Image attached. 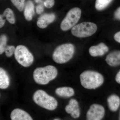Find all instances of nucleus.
<instances>
[{"label":"nucleus","mask_w":120,"mask_h":120,"mask_svg":"<svg viewBox=\"0 0 120 120\" xmlns=\"http://www.w3.org/2000/svg\"><path fill=\"white\" fill-rule=\"evenodd\" d=\"M82 86L87 89H95L101 86L104 78L101 73L95 71H84L80 76Z\"/></svg>","instance_id":"f257e3e1"},{"label":"nucleus","mask_w":120,"mask_h":120,"mask_svg":"<svg viewBox=\"0 0 120 120\" xmlns=\"http://www.w3.org/2000/svg\"><path fill=\"white\" fill-rule=\"evenodd\" d=\"M58 71L52 65H47L43 68H37L34 70L33 77L35 82L38 84L46 85L56 77Z\"/></svg>","instance_id":"f03ea898"},{"label":"nucleus","mask_w":120,"mask_h":120,"mask_svg":"<svg viewBox=\"0 0 120 120\" xmlns=\"http://www.w3.org/2000/svg\"><path fill=\"white\" fill-rule=\"evenodd\" d=\"M75 51V47L71 43H65L60 45L54 51L52 54L53 60L57 64H64L71 59Z\"/></svg>","instance_id":"7ed1b4c3"},{"label":"nucleus","mask_w":120,"mask_h":120,"mask_svg":"<svg viewBox=\"0 0 120 120\" xmlns=\"http://www.w3.org/2000/svg\"><path fill=\"white\" fill-rule=\"evenodd\" d=\"M33 98L37 105L48 110H54L58 105V102L56 99L43 90L37 91L34 94Z\"/></svg>","instance_id":"20e7f679"},{"label":"nucleus","mask_w":120,"mask_h":120,"mask_svg":"<svg viewBox=\"0 0 120 120\" xmlns=\"http://www.w3.org/2000/svg\"><path fill=\"white\" fill-rule=\"evenodd\" d=\"M98 29L95 24L91 22H83L75 25L72 28V34L79 38H87L95 33Z\"/></svg>","instance_id":"39448f33"},{"label":"nucleus","mask_w":120,"mask_h":120,"mask_svg":"<svg viewBox=\"0 0 120 120\" xmlns=\"http://www.w3.org/2000/svg\"><path fill=\"white\" fill-rule=\"evenodd\" d=\"M14 54L17 62L23 67H29L34 62L33 54L23 45H19L16 47Z\"/></svg>","instance_id":"423d86ee"},{"label":"nucleus","mask_w":120,"mask_h":120,"mask_svg":"<svg viewBox=\"0 0 120 120\" xmlns=\"http://www.w3.org/2000/svg\"><path fill=\"white\" fill-rule=\"evenodd\" d=\"M81 14L82 11L79 8L71 9L61 22L60 26L61 29L64 31H66L72 28L79 22Z\"/></svg>","instance_id":"0eeeda50"},{"label":"nucleus","mask_w":120,"mask_h":120,"mask_svg":"<svg viewBox=\"0 0 120 120\" xmlns=\"http://www.w3.org/2000/svg\"><path fill=\"white\" fill-rule=\"evenodd\" d=\"M105 109L101 105L93 104L90 106L86 113V118L88 120H101L105 115Z\"/></svg>","instance_id":"6e6552de"},{"label":"nucleus","mask_w":120,"mask_h":120,"mask_svg":"<svg viewBox=\"0 0 120 120\" xmlns=\"http://www.w3.org/2000/svg\"><path fill=\"white\" fill-rule=\"evenodd\" d=\"M56 16L53 13H45L38 19L37 25L39 28L44 29L54 21Z\"/></svg>","instance_id":"1a4fd4ad"},{"label":"nucleus","mask_w":120,"mask_h":120,"mask_svg":"<svg viewBox=\"0 0 120 120\" xmlns=\"http://www.w3.org/2000/svg\"><path fill=\"white\" fill-rule=\"evenodd\" d=\"M109 49L105 43H101L97 45L92 46L89 49V53L93 57L101 56L109 51Z\"/></svg>","instance_id":"9d476101"},{"label":"nucleus","mask_w":120,"mask_h":120,"mask_svg":"<svg viewBox=\"0 0 120 120\" xmlns=\"http://www.w3.org/2000/svg\"><path fill=\"white\" fill-rule=\"evenodd\" d=\"M105 60L107 64L111 67L120 65V50H115L110 53Z\"/></svg>","instance_id":"9b49d317"},{"label":"nucleus","mask_w":120,"mask_h":120,"mask_svg":"<svg viewBox=\"0 0 120 120\" xmlns=\"http://www.w3.org/2000/svg\"><path fill=\"white\" fill-rule=\"evenodd\" d=\"M11 120H32L30 116L26 111L19 109L13 110L11 114Z\"/></svg>","instance_id":"f8f14e48"},{"label":"nucleus","mask_w":120,"mask_h":120,"mask_svg":"<svg viewBox=\"0 0 120 120\" xmlns=\"http://www.w3.org/2000/svg\"><path fill=\"white\" fill-rule=\"evenodd\" d=\"M24 15L26 20L30 21L35 14L34 6V3L31 0H28L25 4L24 8Z\"/></svg>","instance_id":"ddd939ff"},{"label":"nucleus","mask_w":120,"mask_h":120,"mask_svg":"<svg viewBox=\"0 0 120 120\" xmlns=\"http://www.w3.org/2000/svg\"><path fill=\"white\" fill-rule=\"evenodd\" d=\"M107 102L109 108L112 112H116L120 107V98L116 95H110L107 98Z\"/></svg>","instance_id":"4468645a"},{"label":"nucleus","mask_w":120,"mask_h":120,"mask_svg":"<svg viewBox=\"0 0 120 120\" xmlns=\"http://www.w3.org/2000/svg\"><path fill=\"white\" fill-rule=\"evenodd\" d=\"M55 92L57 95L63 98H69L75 94L74 90L69 87H59L56 89Z\"/></svg>","instance_id":"2eb2a0df"},{"label":"nucleus","mask_w":120,"mask_h":120,"mask_svg":"<svg viewBox=\"0 0 120 120\" xmlns=\"http://www.w3.org/2000/svg\"><path fill=\"white\" fill-rule=\"evenodd\" d=\"M10 84V79L7 72L4 69L0 68V88L5 89Z\"/></svg>","instance_id":"dca6fc26"},{"label":"nucleus","mask_w":120,"mask_h":120,"mask_svg":"<svg viewBox=\"0 0 120 120\" xmlns=\"http://www.w3.org/2000/svg\"><path fill=\"white\" fill-rule=\"evenodd\" d=\"M79 109V103L75 99H71L69 101V104L65 106V109L67 113L71 114L76 110Z\"/></svg>","instance_id":"f3484780"},{"label":"nucleus","mask_w":120,"mask_h":120,"mask_svg":"<svg viewBox=\"0 0 120 120\" xmlns=\"http://www.w3.org/2000/svg\"><path fill=\"white\" fill-rule=\"evenodd\" d=\"M3 15L9 22L11 24L15 23V18L14 12L11 9L7 8L5 10L3 13Z\"/></svg>","instance_id":"a211bd4d"},{"label":"nucleus","mask_w":120,"mask_h":120,"mask_svg":"<svg viewBox=\"0 0 120 120\" xmlns=\"http://www.w3.org/2000/svg\"><path fill=\"white\" fill-rule=\"evenodd\" d=\"M113 0H96L95 8L98 11L105 9L112 1Z\"/></svg>","instance_id":"6ab92c4d"},{"label":"nucleus","mask_w":120,"mask_h":120,"mask_svg":"<svg viewBox=\"0 0 120 120\" xmlns=\"http://www.w3.org/2000/svg\"><path fill=\"white\" fill-rule=\"evenodd\" d=\"M11 1L19 11L22 12L23 11L26 4L25 0H11Z\"/></svg>","instance_id":"aec40b11"},{"label":"nucleus","mask_w":120,"mask_h":120,"mask_svg":"<svg viewBox=\"0 0 120 120\" xmlns=\"http://www.w3.org/2000/svg\"><path fill=\"white\" fill-rule=\"evenodd\" d=\"M8 38L5 35L3 34L0 38V54H2L4 52L7 46Z\"/></svg>","instance_id":"412c9836"},{"label":"nucleus","mask_w":120,"mask_h":120,"mask_svg":"<svg viewBox=\"0 0 120 120\" xmlns=\"http://www.w3.org/2000/svg\"><path fill=\"white\" fill-rule=\"evenodd\" d=\"M15 48L13 45H7L5 48L4 52L8 57H11L15 53Z\"/></svg>","instance_id":"4be33fe9"},{"label":"nucleus","mask_w":120,"mask_h":120,"mask_svg":"<svg viewBox=\"0 0 120 120\" xmlns=\"http://www.w3.org/2000/svg\"><path fill=\"white\" fill-rule=\"evenodd\" d=\"M55 4L54 0H45L43 4L44 6L47 8H52Z\"/></svg>","instance_id":"5701e85b"},{"label":"nucleus","mask_w":120,"mask_h":120,"mask_svg":"<svg viewBox=\"0 0 120 120\" xmlns=\"http://www.w3.org/2000/svg\"><path fill=\"white\" fill-rule=\"evenodd\" d=\"M44 10V8L42 5H38L36 8V11L37 14L38 15L41 14Z\"/></svg>","instance_id":"b1692460"},{"label":"nucleus","mask_w":120,"mask_h":120,"mask_svg":"<svg viewBox=\"0 0 120 120\" xmlns=\"http://www.w3.org/2000/svg\"><path fill=\"white\" fill-rule=\"evenodd\" d=\"M114 17L116 19L120 20V7L115 11L114 13Z\"/></svg>","instance_id":"393cba45"},{"label":"nucleus","mask_w":120,"mask_h":120,"mask_svg":"<svg viewBox=\"0 0 120 120\" xmlns=\"http://www.w3.org/2000/svg\"><path fill=\"white\" fill-rule=\"evenodd\" d=\"M3 15L0 14V28H2L4 26L6 20L4 19Z\"/></svg>","instance_id":"a878e982"},{"label":"nucleus","mask_w":120,"mask_h":120,"mask_svg":"<svg viewBox=\"0 0 120 120\" xmlns=\"http://www.w3.org/2000/svg\"><path fill=\"white\" fill-rule=\"evenodd\" d=\"M114 38L116 41L120 43V31L117 32L114 34Z\"/></svg>","instance_id":"bb28decb"},{"label":"nucleus","mask_w":120,"mask_h":120,"mask_svg":"<svg viewBox=\"0 0 120 120\" xmlns=\"http://www.w3.org/2000/svg\"><path fill=\"white\" fill-rule=\"evenodd\" d=\"M116 82L118 84H120V70L117 72L115 77Z\"/></svg>","instance_id":"cd10ccee"},{"label":"nucleus","mask_w":120,"mask_h":120,"mask_svg":"<svg viewBox=\"0 0 120 120\" xmlns=\"http://www.w3.org/2000/svg\"><path fill=\"white\" fill-rule=\"evenodd\" d=\"M35 2L37 3H38V2H40L41 1V0H35Z\"/></svg>","instance_id":"c85d7f7f"},{"label":"nucleus","mask_w":120,"mask_h":120,"mask_svg":"<svg viewBox=\"0 0 120 120\" xmlns=\"http://www.w3.org/2000/svg\"><path fill=\"white\" fill-rule=\"evenodd\" d=\"M54 120H60V119H59V118H55V119H54Z\"/></svg>","instance_id":"c756f323"},{"label":"nucleus","mask_w":120,"mask_h":120,"mask_svg":"<svg viewBox=\"0 0 120 120\" xmlns=\"http://www.w3.org/2000/svg\"><path fill=\"white\" fill-rule=\"evenodd\" d=\"M119 120H120V116H119Z\"/></svg>","instance_id":"7c9ffc66"}]
</instances>
